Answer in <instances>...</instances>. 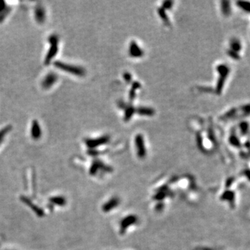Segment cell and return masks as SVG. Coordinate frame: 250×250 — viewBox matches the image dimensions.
Masks as SVG:
<instances>
[{
	"label": "cell",
	"mask_w": 250,
	"mask_h": 250,
	"mask_svg": "<svg viewBox=\"0 0 250 250\" xmlns=\"http://www.w3.org/2000/svg\"><path fill=\"white\" fill-rule=\"evenodd\" d=\"M49 47L46 54L45 58V64L49 65L51 62L58 52V44H59V37L57 34H51L48 38Z\"/></svg>",
	"instance_id": "1"
},
{
	"label": "cell",
	"mask_w": 250,
	"mask_h": 250,
	"mask_svg": "<svg viewBox=\"0 0 250 250\" xmlns=\"http://www.w3.org/2000/svg\"><path fill=\"white\" fill-rule=\"evenodd\" d=\"M56 68H57L59 70L65 72L66 73H69L73 75L76 76H83L84 74V69L80 67L75 66V65L66 63L60 60H57L54 63Z\"/></svg>",
	"instance_id": "2"
},
{
	"label": "cell",
	"mask_w": 250,
	"mask_h": 250,
	"mask_svg": "<svg viewBox=\"0 0 250 250\" xmlns=\"http://www.w3.org/2000/svg\"><path fill=\"white\" fill-rule=\"evenodd\" d=\"M58 76L57 74L54 72H49L47 73L41 82V86L44 90H49L52 88L58 82Z\"/></svg>",
	"instance_id": "3"
},
{
	"label": "cell",
	"mask_w": 250,
	"mask_h": 250,
	"mask_svg": "<svg viewBox=\"0 0 250 250\" xmlns=\"http://www.w3.org/2000/svg\"><path fill=\"white\" fill-rule=\"evenodd\" d=\"M34 17L37 23L42 24L45 22L46 11L42 5H37L34 10Z\"/></svg>",
	"instance_id": "4"
},
{
	"label": "cell",
	"mask_w": 250,
	"mask_h": 250,
	"mask_svg": "<svg viewBox=\"0 0 250 250\" xmlns=\"http://www.w3.org/2000/svg\"><path fill=\"white\" fill-rule=\"evenodd\" d=\"M11 8L4 1H0V23L5 20L11 12Z\"/></svg>",
	"instance_id": "5"
},
{
	"label": "cell",
	"mask_w": 250,
	"mask_h": 250,
	"mask_svg": "<svg viewBox=\"0 0 250 250\" xmlns=\"http://www.w3.org/2000/svg\"><path fill=\"white\" fill-rule=\"evenodd\" d=\"M31 135L33 138H39L42 135V129L40 123L37 120H33L31 125Z\"/></svg>",
	"instance_id": "6"
},
{
	"label": "cell",
	"mask_w": 250,
	"mask_h": 250,
	"mask_svg": "<svg viewBox=\"0 0 250 250\" xmlns=\"http://www.w3.org/2000/svg\"><path fill=\"white\" fill-rule=\"evenodd\" d=\"M11 129H12V127L11 125H7L0 130V143L4 140V138L8 134V133L11 131Z\"/></svg>",
	"instance_id": "7"
},
{
	"label": "cell",
	"mask_w": 250,
	"mask_h": 250,
	"mask_svg": "<svg viewBox=\"0 0 250 250\" xmlns=\"http://www.w3.org/2000/svg\"><path fill=\"white\" fill-rule=\"evenodd\" d=\"M231 50L235 51V52L237 53L238 51H240V49H241V44L240 41H238V40L236 39H234L232 40L231 43Z\"/></svg>",
	"instance_id": "8"
},
{
	"label": "cell",
	"mask_w": 250,
	"mask_h": 250,
	"mask_svg": "<svg viewBox=\"0 0 250 250\" xmlns=\"http://www.w3.org/2000/svg\"><path fill=\"white\" fill-rule=\"evenodd\" d=\"M241 8L250 13V3L247 2H239L238 3Z\"/></svg>",
	"instance_id": "9"
},
{
	"label": "cell",
	"mask_w": 250,
	"mask_h": 250,
	"mask_svg": "<svg viewBox=\"0 0 250 250\" xmlns=\"http://www.w3.org/2000/svg\"><path fill=\"white\" fill-rule=\"evenodd\" d=\"M116 199H113L111 202H110L107 204L106 206H105V210L108 211V210H109V209L113 208L114 207L113 205V204L116 205Z\"/></svg>",
	"instance_id": "10"
}]
</instances>
